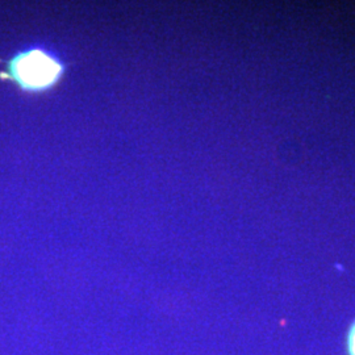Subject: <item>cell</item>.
I'll return each mask as SVG.
<instances>
[{"mask_svg": "<svg viewBox=\"0 0 355 355\" xmlns=\"http://www.w3.org/2000/svg\"><path fill=\"white\" fill-rule=\"evenodd\" d=\"M349 352L350 355H355V324L349 334Z\"/></svg>", "mask_w": 355, "mask_h": 355, "instance_id": "2", "label": "cell"}, {"mask_svg": "<svg viewBox=\"0 0 355 355\" xmlns=\"http://www.w3.org/2000/svg\"><path fill=\"white\" fill-rule=\"evenodd\" d=\"M64 64L49 51L33 48L13 55L4 76L29 92H41L54 87L64 76Z\"/></svg>", "mask_w": 355, "mask_h": 355, "instance_id": "1", "label": "cell"}]
</instances>
